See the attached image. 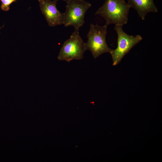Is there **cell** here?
<instances>
[{
	"label": "cell",
	"instance_id": "2",
	"mask_svg": "<svg viewBox=\"0 0 162 162\" xmlns=\"http://www.w3.org/2000/svg\"><path fill=\"white\" fill-rule=\"evenodd\" d=\"M107 27L106 25L103 26L90 25L85 47L86 50H89L95 59L104 53H110L112 50L109 47L106 41Z\"/></svg>",
	"mask_w": 162,
	"mask_h": 162
},
{
	"label": "cell",
	"instance_id": "8",
	"mask_svg": "<svg viewBox=\"0 0 162 162\" xmlns=\"http://www.w3.org/2000/svg\"><path fill=\"white\" fill-rule=\"evenodd\" d=\"M17 0H0L1 2V8L4 11H8L10 8V5L14 2H15Z\"/></svg>",
	"mask_w": 162,
	"mask_h": 162
},
{
	"label": "cell",
	"instance_id": "1",
	"mask_svg": "<svg viewBox=\"0 0 162 162\" xmlns=\"http://www.w3.org/2000/svg\"><path fill=\"white\" fill-rule=\"evenodd\" d=\"M130 8L124 0H105L95 14L103 17L107 26L110 24L123 26L127 23Z\"/></svg>",
	"mask_w": 162,
	"mask_h": 162
},
{
	"label": "cell",
	"instance_id": "4",
	"mask_svg": "<svg viewBox=\"0 0 162 162\" xmlns=\"http://www.w3.org/2000/svg\"><path fill=\"white\" fill-rule=\"evenodd\" d=\"M67 3L63 24L79 28L84 25L85 14L91 4L84 0H71Z\"/></svg>",
	"mask_w": 162,
	"mask_h": 162
},
{
	"label": "cell",
	"instance_id": "3",
	"mask_svg": "<svg viewBox=\"0 0 162 162\" xmlns=\"http://www.w3.org/2000/svg\"><path fill=\"white\" fill-rule=\"evenodd\" d=\"M79 29L75 28L69 38L64 42L57 57L58 60L70 62L73 60L83 58L86 50L85 43L80 36Z\"/></svg>",
	"mask_w": 162,
	"mask_h": 162
},
{
	"label": "cell",
	"instance_id": "5",
	"mask_svg": "<svg viewBox=\"0 0 162 162\" xmlns=\"http://www.w3.org/2000/svg\"><path fill=\"white\" fill-rule=\"evenodd\" d=\"M123 26L115 25L114 29L117 35V46L110 53L112 56L113 65L116 66L121 61L124 56L142 39L140 35H129L123 30Z\"/></svg>",
	"mask_w": 162,
	"mask_h": 162
},
{
	"label": "cell",
	"instance_id": "6",
	"mask_svg": "<svg viewBox=\"0 0 162 162\" xmlns=\"http://www.w3.org/2000/svg\"><path fill=\"white\" fill-rule=\"evenodd\" d=\"M58 0H38L40 10L45 17L49 26H55L63 24L64 13L56 7Z\"/></svg>",
	"mask_w": 162,
	"mask_h": 162
},
{
	"label": "cell",
	"instance_id": "10",
	"mask_svg": "<svg viewBox=\"0 0 162 162\" xmlns=\"http://www.w3.org/2000/svg\"><path fill=\"white\" fill-rule=\"evenodd\" d=\"M1 28V27H0V29Z\"/></svg>",
	"mask_w": 162,
	"mask_h": 162
},
{
	"label": "cell",
	"instance_id": "7",
	"mask_svg": "<svg viewBox=\"0 0 162 162\" xmlns=\"http://www.w3.org/2000/svg\"><path fill=\"white\" fill-rule=\"evenodd\" d=\"M128 4L130 8H132L136 10L143 20H145L148 13L158 12L153 0H128Z\"/></svg>",
	"mask_w": 162,
	"mask_h": 162
},
{
	"label": "cell",
	"instance_id": "9",
	"mask_svg": "<svg viewBox=\"0 0 162 162\" xmlns=\"http://www.w3.org/2000/svg\"><path fill=\"white\" fill-rule=\"evenodd\" d=\"M58 0V1L59 0ZM62 0L66 2L67 3L71 0Z\"/></svg>",
	"mask_w": 162,
	"mask_h": 162
}]
</instances>
